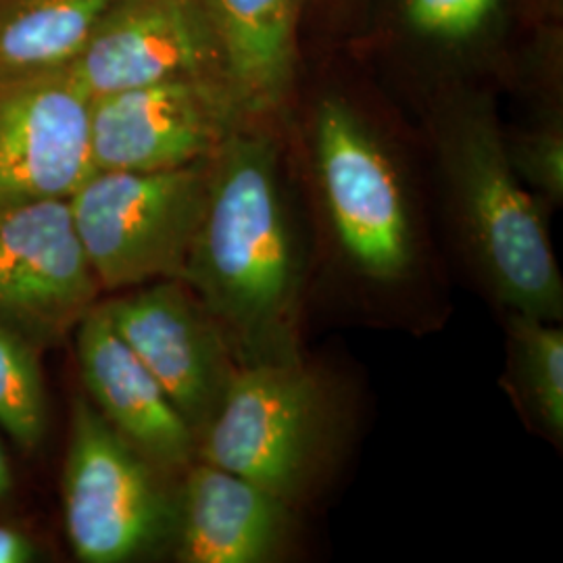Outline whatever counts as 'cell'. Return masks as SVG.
<instances>
[{
  "label": "cell",
  "instance_id": "1",
  "mask_svg": "<svg viewBox=\"0 0 563 563\" xmlns=\"http://www.w3.org/2000/svg\"><path fill=\"white\" fill-rule=\"evenodd\" d=\"M181 282L222 328L239 365L301 357L299 246L269 136L239 130L211 159Z\"/></svg>",
  "mask_w": 563,
  "mask_h": 563
},
{
  "label": "cell",
  "instance_id": "2",
  "mask_svg": "<svg viewBox=\"0 0 563 563\" xmlns=\"http://www.w3.org/2000/svg\"><path fill=\"white\" fill-rule=\"evenodd\" d=\"M457 239L507 313L562 322L563 280L539 201L509 162L484 107L453 118L443 139Z\"/></svg>",
  "mask_w": 563,
  "mask_h": 563
},
{
  "label": "cell",
  "instance_id": "3",
  "mask_svg": "<svg viewBox=\"0 0 563 563\" xmlns=\"http://www.w3.org/2000/svg\"><path fill=\"white\" fill-rule=\"evenodd\" d=\"M334 402L301 357L239 365L197 460L292 504L318 478L334 439Z\"/></svg>",
  "mask_w": 563,
  "mask_h": 563
},
{
  "label": "cell",
  "instance_id": "4",
  "mask_svg": "<svg viewBox=\"0 0 563 563\" xmlns=\"http://www.w3.org/2000/svg\"><path fill=\"white\" fill-rule=\"evenodd\" d=\"M211 159L157 172L95 169L69 197L102 290L181 280L209 192Z\"/></svg>",
  "mask_w": 563,
  "mask_h": 563
},
{
  "label": "cell",
  "instance_id": "5",
  "mask_svg": "<svg viewBox=\"0 0 563 563\" xmlns=\"http://www.w3.org/2000/svg\"><path fill=\"white\" fill-rule=\"evenodd\" d=\"M63 465V522L76 558L123 563L153 553L176 530V495L88 399H76Z\"/></svg>",
  "mask_w": 563,
  "mask_h": 563
},
{
  "label": "cell",
  "instance_id": "6",
  "mask_svg": "<svg viewBox=\"0 0 563 563\" xmlns=\"http://www.w3.org/2000/svg\"><path fill=\"white\" fill-rule=\"evenodd\" d=\"M313 142L323 211L342 260L365 280H405L416 263V228L383 144L336 99L320 104Z\"/></svg>",
  "mask_w": 563,
  "mask_h": 563
},
{
  "label": "cell",
  "instance_id": "7",
  "mask_svg": "<svg viewBox=\"0 0 563 563\" xmlns=\"http://www.w3.org/2000/svg\"><path fill=\"white\" fill-rule=\"evenodd\" d=\"M246 115L220 74L181 76L92 99L95 169L157 172L213 159Z\"/></svg>",
  "mask_w": 563,
  "mask_h": 563
},
{
  "label": "cell",
  "instance_id": "8",
  "mask_svg": "<svg viewBox=\"0 0 563 563\" xmlns=\"http://www.w3.org/2000/svg\"><path fill=\"white\" fill-rule=\"evenodd\" d=\"M101 290L69 199L0 207V325L41 351L53 349Z\"/></svg>",
  "mask_w": 563,
  "mask_h": 563
},
{
  "label": "cell",
  "instance_id": "9",
  "mask_svg": "<svg viewBox=\"0 0 563 563\" xmlns=\"http://www.w3.org/2000/svg\"><path fill=\"white\" fill-rule=\"evenodd\" d=\"M92 172V97L71 67L2 76L0 207L69 199Z\"/></svg>",
  "mask_w": 563,
  "mask_h": 563
},
{
  "label": "cell",
  "instance_id": "10",
  "mask_svg": "<svg viewBox=\"0 0 563 563\" xmlns=\"http://www.w3.org/2000/svg\"><path fill=\"white\" fill-rule=\"evenodd\" d=\"M102 307L199 443L239 369L222 328L181 280L148 282Z\"/></svg>",
  "mask_w": 563,
  "mask_h": 563
},
{
  "label": "cell",
  "instance_id": "11",
  "mask_svg": "<svg viewBox=\"0 0 563 563\" xmlns=\"http://www.w3.org/2000/svg\"><path fill=\"white\" fill-rule=\"evenodd\" d=\"M69 67L92 99L181 76H222L205 0H118Z\"/></svg>",
  "mask_w": 563,
  "mask_h": 563
},
{
  "label": "cell",
  "instance_id": "12",
  "mask_svg": "<svg viewBox=\"0 0 563 563\" xmlns=\"http://www.w3.org/2000/svg\"><path fill=\"white\" fill-rule=\"evenodd\" d=\"M74 332L88 401L165 474L186 472L197 460V437L162 384L121 339L102 302L81 318Z\"/></svg>",
  "mask_w": 563,
  "mask_h": 563
},
{
  "label": "cell",
  "instance_id": "13",
  "mask_svg": "<svg viewBox=\"0 0 563 563\" xmlns=\"http://www.w3.org/2000/svg\"><path fill=\"white\" fill-rule=\"evenodd\" d=\"M176 495V560L184 563H265L288 539L290 509L239 474L195 460Z\"/></svg>",
  "mask_w": 563,
  "mask_h": 563
},
{
  "label": "cell",
  "instance_id": "14",
  "mask_svg": "<svg viewBox=\"0 0 563 563\" xmlns=\"http://www.w3.org/2000/svg\"><path fill=\"white\" fill-rule=\"evenodd\" d=\"M220 71L244 113L272 109L290 81L297 0H205Z\"/></svg>",
  "mask_w": 563,
  "mask_h": 563
},
{
  "label": "cell",
  "instance_id": "15",
  "mask_svg": "<svg viewBox=\"0 0 563 563\" xmlns=\"http://www.w3.org/2000/svg\"><path fill=\"white\" fill-rule=\"evenodd\" d=\"M118 0H0V78L65 67Z\"/></svg>",
  "mask_w": 563,
  "mask_h": 563
},
{
  "label": "cell",
  "instance_id": "16",
  "mask_svg": "<svg viewBox=\"0 0 563 563\" xmlns=\"http://www.w3.org/2000/svg\"><path fill=\"white\" fill-rule=\"evenodd\" d=\"M505 388L530 423L553 443L563 439V330L560 323L507 313Z\"/></svg>",
  "mask_w": 563,
  "mask_h": 563
},
{
  "label": "cell",
  "instance_id": "17",
  "mask_svg": "<svg viewBox=\"0 0 563 563\" xmlns=\"http://www.w3.org/2000/svg\"><path fill=\"white\" fill-rule=\"evenodd\" d=\"M41 353L0 325V426L25 451L42 443L48 420Z\"/></svg>",
  "mask_w": 563,
  "mask_h": 563
},
{
  "label": "cell",
  "instance_id": "18",
  "mask_svg": "<svg viewBox=\"0 0 563 563\" xmlns=\"http://www.w3.org/2000/svg\"><path fill=\"white\" fill-rule=\"evenodd\" d=\"M497 0H407V20L423 34L441 41H460L472 36Z\"/></svg>",
  "mask_w": 563,
  "mask_h": 563
},
{
  "label": "cell",
  "instance_id": "19",
  "mask_svg": "<svg viewBox=\"0 0 563 563\" xmlns=\"http://www.w3.org/2000/svg\"><path fill=\"white\" fill-rule=\"evenodd\" d=\"M509 162L518 174H523L539 186L551 201H562L563 144L560 132L547 130L530 136L520 144L516 157L509 155Z\"/></svg>",
  "mask_w": 563,
  "mask_h": 563
},
{
  "label": "cell",
  "instance_id": "20",
  "mask_svg": "<svg viewBox=\"0 0 563 563\" xmlns=\"http://www.w3.org/2000/svg\"><path fill=\"white\" fill-rule=\"evenodd\" d=\"M36 558L38 549L25 532L0 526V563H30Z\"/></svg>",
  "mask_w": 563,
  "mask_h": 563
},
{
  "label": "cell",
  "instance_id": "21",
  "mask_svg": "<svg viewBox=\"0 0 563 563\" xmlns=\"http://www.w3.org/2000/svg\"><path fill=\"white\" fill-rule=\"evenodd\" d=\"M13 488V472H11V465L7 460V453L0 444V499H4Z\"/></svg>",
  "mask_w": 563,
  "mask_h": 563
}]
</instances>
